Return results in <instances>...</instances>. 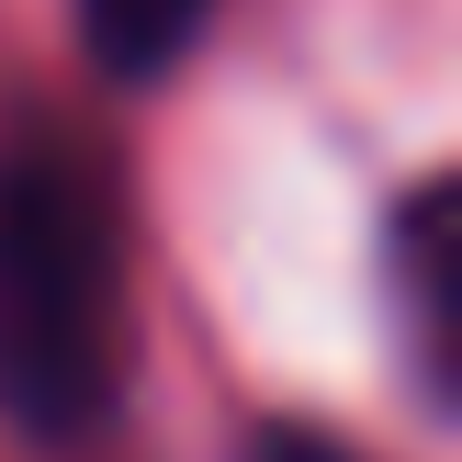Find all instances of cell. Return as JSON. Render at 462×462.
Listing matches in <instances>:
<instances>
[{
  "label": "cell",
  "mask_w": 462,
  "mask_h": 462,
  "mask_svg": "<svg viewBox=\"0 0 462 462\" xmlns=\"http://www.w3.org/2000/svg\"><path fill=\"white\" fill-rule=\"evenodd\" d=\"M125 395V203L68 113L0 125V418L79 440Z\"/></svg>",
  "instance_id": "1"
},
{
  "label": "cell",
  "mask_w": 462,
  "mask_h": 462,
  "mask_svg": "<svg viewBox=\"0 0 462 462\" xmlns=\"http://www.w3.org/2000/svg\"><path fill=\"white\" fill-rule=\"evenodd\" d=\"M395 293H406V338H418L429 395H451V180H418L395 215Z\"/></svg>",
  "instance_id": "2"
},
{
  "label": "cell",
  "mask_w": 462,
  "mask_h": 462,
  "mask_svg": "<svg viewBox=\"0 0 462 462\" xmlns=\"http://www.w3.org/2000/svg\"><path fill=\"white\" fill-rule=\"evenodd\" d=\"M203 23H215V0H79V45L102 79H158V68H180L203 45Z\"/></svg>",
  "instance_id": "3"
},
{
  "label": "cell",
  "mask_w": 462,
  "mask_h": 462,
  "mask_svg": "<svg viewBox=\"0 0 462 462\" xmlns=\"http://www.w3.org/2000/svg\"><path fill=\"white\" fill-rule=\"evenodd\" d=\"M248 462H361V451L328 440V429H305V418H271L260 440H248Z\"/></svg>",
  "instance_id": "4"
}]
</instances>
